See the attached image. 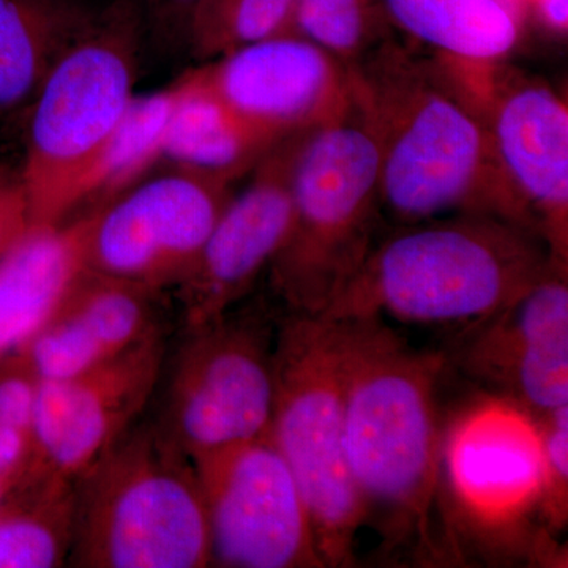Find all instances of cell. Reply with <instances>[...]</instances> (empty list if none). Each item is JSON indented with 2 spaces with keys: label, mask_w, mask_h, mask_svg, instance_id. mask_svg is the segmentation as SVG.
I'll use <instances>...</instances> for the list:
<instances>
[{
  "label": "cell",
  "mask_w": 568,
  "mask_h": 568,
  "mask_svg": "<svg viewBox=\"0 0 568 568\" xmlns=\"http://www.w3.org/2000/svg\"><path fill=\"white\" fill-rule=\"evenodd\" d=\"M342 353L345 452L364 525L381 551L420 567L457 562L444 508L443 351L416 349L379 316L334 320Z\"/></svg>",
  "instance_id": "1"
},
{
  "label": "cell",
  "mask_w": 568,
  "mask_h": 568,
  "mask_svg": "<svg viewBox=\"0 0 568 568\" xmlns=\"http://www.w3.org/2000/svg\"><path fill=\"white\" fill-rule=\"evenodd\" d=\"M349 74L353 114L375 142L384 219L395 226L487 213L538 233L457 59L394 36L349 65Z\"/></svg>",
  "instance_id": "2"
},
{
  "label": "cell",
  "mask_w": 568,
  "mask_h": 568,
  "mask_svg": "<svg viewBox=\"0 0 568 568\" xmlns=\"http://www.w3.org/2000/svg\"><path fill=\"white\" fill-rule=\"evenodd\" d=\"M556 267L568 265L552 260L540 234L500 216L455 213L395 224L321 316L390 317L458 331L504 308Z\"/></svg>",
  "instance_id": "3"
},
{
  "label": "cell",
  "mask_w": 568,
  "mask_h": 568,
  "mask_svg": "<svg viewBox=\"0 0 568 568\" xmlns=\"http://www.w3.org/2000/svg\"><path fill=\"white\" fill-rule=\"evenodd\" d=\"M144 31L140 3L114 0L41 82L20 168L32 224L77 215L84 183L136 95Z\"/></svg>",
  "instance_id": "4"
},
{
  "label": "cell",
  "mask_w": 568,
  "mask_h": 568,
  "mask_svg": "<svg viewBox=\"0 0 568 568\" xmlns=\"http://www.w3.org/2000/svg\"><path fill=\"white\" fill-rule=\"evenodd\" d=\"M70 566L211 567L193 459L159 422L134 425L74 484Z\"/></svg>",
  "instance_id": "5"
},
{
  "label": "cell",
  "mask_w": 568,
  "mask_h": 568,
  "mask_svg": "<svg viewBox=\"0 0 568 568\" xmlns=\"http://www.w3.org/2000/svg\"><path fill=\"white\" fill-rule=\"evenodd\" d=\"M375 142L354 114L306 134L291 183V223L268 265L284 312L321 316L353 282L383 223Z\"/></svg>",
  "instance_id": "6"
},
{
  "label": "cell",
  "mask_w": 568,
  "mask_h": 568,
  "mask_svg": "<svg viewBox=\"0 0 568 568\" xmlns=\"http://www.w3.org/2000/svg\"><path fill=\"white\" fill-rule=\"evenodd\" d=\"M268 436L304 496L324 567H353L364 510L347 467L342 353L334 320L283 310Z\"/></svg>",
  "instance_id": "7"
},
{
  "label": "cell",
  "mask_w": 568,
  "mask_h": 568,
  "mask_svg": "<svg viewBox=\"0 0 568 568\" xmlns=\"http://www.w3.org/2000/svg\"><path fill=\"white\" fill-rule=\"evenodd\" d=\"M282 313L274 298H245L186 328L159 425L190 458L271 432Z\"/></svg>",
  "instance_id": "8"
},
{
  "label": "cell",
  "mask_w": 568,
  "mask_h": 568,
  "mask_svg": "<svg viewBox=\"0 0 568 568\" xmlns=\"http://www.w3.org/2000/svg\"><path fill=\"white\" fill-rule=\"evenodd\" d=\"M211 566L325 568L304 496L271 436L192 458Z\"/></svg>",
  "instance_id": "9"
},
{
  "label": "cell",
  "mask_w": 568,
  "mask_h": 568,
  "mask_svg": "<svg viewBox=\"0 0 568 568\" xmlns=\"http://www.w3.org/2000/svg\"><path fill=\"white\" fill-rule=\"evenodd\" d=\"M233 182L173 168L138 182L92 213L85 245L89 271L159 294L192 271Z\"/></svg>",
  "instance_id": "10"
},
{
  "label": "cell",
  "mask_w": 568,
  "mask_h": 568,
  "mask_svg": "<svg viewBox=\"0 0 568 568\" xmlns=\"http://www.w3.org/2000/svg\"><path fill=\"white\" fill-rule=\"evenodd\" d=\"M443 493L450 497L446 517L454 538L458 523L499 536L518 528L530 511L541 517L544 447L537 418L496 395L463 409L444 428Z\"/></svg>",
  "instance_id": "11"
},
{
  "label": "cell",
  "mask_w": 568,
  "mask_h": 568,
  "mask_svg": "<svg viewBox=\"0 0 568 568\" xmlns=\"http://www.w3.org/2000/svg\"><path fill=\"white\" fill-rule=\"evenodd\" d=\"M462 62L493 148L552 260L568 265V106L549 82L504 61Z\"/></svg>",
  "instance_id": "12"
},
{
  "label": "cell",
  "mask_w": 568,
  "mask_h": 568,
  "mask_svg": "<svg viewBox=\"0 0 568 568\" xmlns=\"http://www.w3.org/2000/svg\"><path fill=\"white\" fill-rule=\"evenodd\" d=\"M162 328L80 375L41 383L33 417V477L77 484L130 432L163 375Z\"/></svg>",
  "instance_id": "13"
},
{
  "label": "cell",
  "mask_w": 568,
  "mask_h": 568,
  "mask_svg": "<svg viewBox=\"0 0 568 568\" xmlns=\"http://www.w3.org/2000/svg\"><path fill=\"white\" fill-rule=\"evenodd\" d=\"M457 332L447 366L534 417L568 405V268Z\"/></svg>",
  "instance_id": "14"
},
{
  "label": "cell",
  "mask_w": 568,
  "mask_h": 568,
  "mask_svg": "<svg viewBox=\"0 0 568 568\" xmlns=\"http://www.w3.org/2000/svg\"><path fill=\"white\" fill-rule=\"evenodd\" d=\"M308 133L276 142L224 205L192 271L174 287L185 331L244 302L267 272L290 230L294 164Z\"/></svg>",
  "instance_id": "15"
},
{
  "label": "cell",
  "mask_w": 568,
  "mask_h": 568,
  "mask_svg": "<svg viewBox=\"0 0 568 568\" xmlns=\"http://www.w3.org/2000/svg\"><path fill=\"white\" fill-rule=\"evenodd\" d=\"M201 70L224 102L276 140L353 114L349 67L295 33L246 44Z\"/></svg>",
  "instance_id": "16"
},
{
  "label": "cell",
  "mask_w": 568,
  "mask_h": 568,
  "mask_svg": "<svg viewBox=\"0 0 568 568\" xmlns=\"http://www.w3.org/2000/svg\"><path fill=\"white\" fill-rule=\"evenodd\" d=\"M155 297L151 290L88 268L18 354L41 383L80 375L162 328Z\"/></svg>",
  "instance_id": "17"
},
{
  "label": "cell",
  "mask_w": 568,
  "mask_h": 568,
  "mask_svg": "<svg viewBox=\"0 0 568 568\" xmlns=\"http://www.w3.org/2000/svg\"><path fill=\"white\" fill-rule=\"evenodd\" d=\"M91 212L31 224L0 254V358L20 353L85 271Z\"/></svg>",
  "instance_id": "18"
},
{
  "label": "cell",
  "mask_w": 568,
  "mask_h": 568,
  "mask_svg": "<svg viewBox=\"0 0 568 568\" xmlns=\"http://www.w3.org/2000/svg\"><path fill=\"white\" fill-rule=\"evenodd\" d=\"M178 84L163 148V159L174 168L235 182L282 141L261 132L224 102L201 67L186 71Z\"/></svg>",
  "instance_id": "19"
},
{
  "label": "cell",
  "mask_w": 568,
  "mask_h": 568,
  "mask_svg": "<svg viewBox=\"0 0 568 568\" xmlns=\"http://www.w3.org/2000/svg\"><path fill=\"white\" fill-rule=\"evenodd\" d=\"M394 31L444 58L504 61L528 20L526 0H381Z\"/></svg>",
  "instance_id": "20"
},
{
  "label": "cell",
  "mask_w": 568,
  "mask_h": 568,
  "mask_svg": "<svg viewBox=\"0 0 568 568\" xmlns=\"http://www.w3.org/2000/svg\"><path fill=\"white\" fill-rule=\"evenodd\" d=\"M95 14L81 0H0V114L31 104Z\"/></svg>",
  "instance_id": "21"
},
{
  "label": "cell",
  "mask_w": 568,
  "mask_h": 568,
  "mask_svg": "<svg viewBox=\"0 0 568 568\" xmlns=\"http://www.w3.org/2000/svg\"><path fill=\"white\" fill-rule=\"evenodd\" d=\"M178 91L175 81L162 91L134 95L84 183L78 213L82 209L89 212L111 203L141 182L153 164L163 160L164 138Z\"/></svg>",
  "instance_id": "22"
},
{
  "label": "cell",
  "mask_w": 568,
  "mask_h": 568,
  "mask_svg": "<svg viewBox=\"0 0 568 568\" xmlns=\"http://www.w3.org/2000/svg\"><path fill=\"white\" fill-rule=\"evenodd\" d=\"M74 485L37 478L31 510L0 519V568H52L69 562Z\"/></svg>",
  "instance_id": "23"
},
{
  "label": "cell",
  "mask_w": 568,
  "mask_h": 568,
  "mask_svg": "<svg viewBox=\"0 0 568 568\" xmlns=\"http://www.w3.org/2000/svg\"><path fill=\"white\" fill-rule=\"evenodd\" d=\"M297 0H196L183 47L201 62L293 33Z\"/></svg>",
  "instance_id": "24"
},
{
  "label": "cell",
  "mask_w": 568,
  "mask_h": 568,
  "mask_svg": "<svg viewBox=\"0 0 568 568\" xmlns=\"http://www.w3.org/2000/svg\"><path fill=\"white\" fill-rule=\"evenodd\" d=\"M293 33L347 67L395 36L381 0H297Z\"/></svg>",
  "instance_id": "25"
},
{
  "label": "cell",
  "mask_w": 568,
  "mask_h": 568,
  "mask_svg": "<svg viewBox=\"0 0 568 568\" xmlns=\"http://www.w3.org/2000/svg\"><path fill=\"white\" fill-rule=\"evenodd\" d=\"M536 418L544 447L541 517L549 530H560L568 515V405Z\"/></svg>",
  "instance_id": "26"
},
{
  "label": "cell",
  "mask_w": 568,
  "mask_h": 568,
  "mask_svg": "<svg viewBox=\"0 0 568 568\" xmlns=\"http://www.w3.org/2000/svg\"><path fill=\"white\" fill-rule=\"evenodd\" d=\"M40 387V377L22 361L14 372L0 377V425L32 437Z\"/></svg>",
  "instance_id": "27"
},
{
  "label": "cell",
  "mask_w": 568,
  "mask_h": 568,
  "mask_svg": "<svg viewBox=\"0 0 568 568\" xmlns=\"http://www.w3.org/2000/svg\"><path fill=\"white\" fill-rule=\"evenodd\" d=\"M32 215L20 168L0 163V254L31 227Z\"/></svg>",
  "instance_id": "28"
},
{
  "label": "cell",
  "mask_w": 568,
  "mask_h": 568,
  "mask_svg": "<svg viewBox=\"0 0 568 568\" xmlns=\"http://www.w3.org/2000/svg\"><path fill=\"white\" fill-rule=\"evenodd\" d=\"M194 3L196 0H141L145 29H151L153 37L183 47L186 22Z\"/></svg>",
  "instance_id": "29"
},
{
  "label": "cell",
  "mask_w": 568,
  "mask_h": 568,
  "mask_svg": "<svg viewBox=\"0 0 568 568\" xmlns=\"http://www.w3.org/2000/svg\"><path fill=\"white\" fill-rule=\"evenodd\" d=\"M24 467H31L33 473L32 437L20 429L0 425V477L9 480Z\"/></svg>",
  "instance_id": "30"
},
{
  "label": "cell",
  "mask_w": 568,
  "mask_h": 568,
  "mask_svg": "<svg viewBox=\"0 0 568 568\" xmlns=\"http://www.w3.org/2000/svg\"><path fill=\"white\" fill-rule=\"evenodd\" d=\"M528 14L555 36H566L568 29V0H526Z\"/></svg>",
  "instance_id": "31"
},
{
  "label": "cell",
  "mask_w": 568,
  "mask_h": 568,
  "mask_svg": "<svg viewBox=\"0 0 568 568\" xmlns=\"http://www.w3.org/2000/svg\"><path fill=\"white\" fill-rule=\"evenodd\" d=\"M6 478L0 477V504H2L3 495H6Z\"/></svg>",
  "instance_id": "32"
}]
</instances>
